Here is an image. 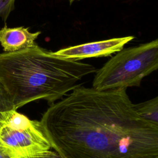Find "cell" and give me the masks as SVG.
Wrapping results in <instances>:
<instances>
[{"label":"cell","instance_id":"cell-7","mask_svg":"<svg viewBox=\"0 0 158 158\" xmlns=\"http://www.w3.org/2000/svg\"><path fill=\"white\" fill-rule=\"evenodd\" d=\"M134 108L138 115L143 119L158 125V97L134 104Z\"/></svg>","mask_w":158,"mask_h":158},{"label":"cell","instance_id":"cell-6","mask_svg":"<svg viewBox=\"0 0 158 158\" xmlns=\"http://www.w3.org/2000/svg\"><path fill=\"white\" fill-rule=\"evenodd\" d=\"M41 31L30 32L29 27H8L5 25L0 30V44L4 52H12L30 48Z\"/></svg>","mask_w":158,"mask_h":158},{"label":"cell","instance_id":"cell-2","mask_svg":"<svg viewBox=\"0 0 158 158\" xmlns=\"http://www.w3.org/2000/svg\"><path fill=\"white\" fill-rule=\"evenodd\" d=\"M96 71L91 64L57 57L36 44L0 54V81L15 110L40 99L51 106Z\"/></svg>","mask_w":158,"mask_h":158},{"label":"cell","instance_id":"cell-12","mask_svg":"<svg viewBox=\"0 0 158 158\" xmlns=\"http://www.w3.org/2000/svg\"><path fill=\"white\" fill-rule=\"evenodd\" d=\"M69 2V4L71 5L73 2H74V1H80V0H68Z\"/></svg>","mask_w":158,"mask_h":158},{"label":"cell","instance_id":"cell-3","mask_svg":"<svg viewBox=\"0 0 158 158\" xmlns=\"http://www.w3.org/2000/svg\"><path fill=\"white\" fill-rule=\"evenodd\" d=\"M158 68V40L122 49L95 73L93 88L108 90L139 86Z\"/></svg>","mask_w":158,"mask_h":158},{"label":"cell","instance_id":"cell-1","mask_svg":"<svg viewBox=\"0 0 158 158\" xmlns=\"http://www.w3.org/2000/svg\"><path fill=\"white\" fill-rule=\"evenodd\" d=\"M126 88L78 86L40 121L62 158H158V125L140 117Z\"/></svg>","mask_w":158,"mask_h":158},{"label":"cell","instance_id":"cell-8","mask_svg":"<svg viewBox=\"0 0 158 158\" xmlns=\"http://www.w3.org/2000/svg\"><path fill=\"white\" fill-rule=\"evenodd\" d=\"M11 110L15 109L7 90L0 81V121L5 114Z\"/></svg>","mask_w":158,"mask_h":158},{"label":"cell","instance_id":"cell-5","mask_svg":"<svg viewBox=\"0 0 158 158\" xmlns=\"http://www.w3.org/2000/svg\"><path fill=\"white\" fill-rule=\"evenodd\" d=\"M134 38V36H127L87 43L62 48L52 52V54L57 57L75 61L86 58L107 57L121 51L125 44Z\"/></svg>","mask_w":158,"mask_h":158},{"label":"cell","instance_id":"cell-4","mask_svg":"<svg viewBox=\"0 0 158 158\" xmlns=\"http://www.w3.org/2000/svg\"><path fill=\"white\" fill-rule=\"evenodd\" d=\"M0 146L21 158L50 150L51 144L40 121L12 110L0 123Z\"/></svg>","mask_w":158,"mask_h":158},{"label":"cell","instance_id":"cell-10","mask_svg":"<svg viewBox=\"0 0 158 158\" xmlns=\"http://www.w3.org/2000/svg\"><path fill=\"white\" fill-rule=\"evenodd\" d=\"M28 158H62L56 151L48 150Z\"/></svg>","mask_w":158,"mask_h":158},{"label":"cell","instance_id":"cell-11","mask_svg":"<svg viewBox=\"0 0 158 158\" xmlns=\"http://www.w3.org/2000/svg\"><path fill=\"white\" fill-rule=\"evenodd\" d=\"M0 158H21L7 149L0 146Z\"/></svg>","mask_w":158,"mask_h":158},{"label":"cell","instance_id":"cell-9","mask_svg":"<svg viewBox=\"0 0 158 158\" xmlns=\"http://www.w3.org/2000/svg\"><path fill=\"white\" fill-rule=\"evenodd\" d=\"M15 0H0V17L6 22L14 9Z\"/></svg>","mask_w":158,"mask_h":158}]
</instances>
